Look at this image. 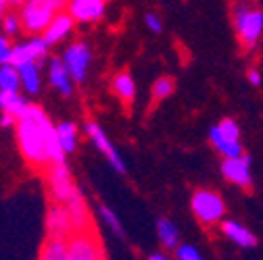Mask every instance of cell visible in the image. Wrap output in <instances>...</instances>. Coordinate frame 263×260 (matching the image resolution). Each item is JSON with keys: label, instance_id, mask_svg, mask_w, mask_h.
<instances>
[{"label": "cell", "instance_id": "ac0fdd59", "mask_svg": "<svg viewBox=\"0 0 263 260\" xmlns=\"http://www.w3.org/2000/svg\"><path fill=\"white\" fill-rule=\"evenodd\" d=\"M0 109H3V113H9L19 121L27 113L29 102L23 98L19 92H3L0 90Z\"/></svg>", "mask_w": 263, "mask_h": 260}, {"label": "cell", "instance_id": "836d02e7", "mask_svg": "<svg viewBox=\"0 0 263 260\" xmlns=\"http://www.w3.org/2000/svg\"><path fill=\"white\" fill-rule=\"evenodd\" d=\"M5 11H7V5H5V3H0V21L5 19Z\"/></svg>", "mask_w": 263, "mask_h": 260}, {"label": "cell", "instance_id": "3957f363", "mask_svg": "<svg viewBox=\"0 0 263 260\" xmlns=\"http://www.w3.org/2000/svg\"><path fill=\"white\" fill-rule=\"evenodd\" d=\"M46 183H48L50 196L57 204L69 206V204L84 198L82 191L78 189V185L73 183L67 162H52V165H48L46 167Z\"/></svg>", "mask_w": 263, "mask_h": 260}, {"label": "cell", "instance_id": "d6986e66", "mask_svg": "<svg viewBox=\"0 0 263 260\" xmlns=\"http://www.w3.org/2000/svg\"><path fill=\"white\" fill-rule=\"evenodd\" d=\"M157 237L165 250H176L180 246V229L178 225L170 219H159L157 221Z\"/></svg>", "mask_w": 263, "mask_h": 260}, {"label": "cell", "instance_id": "44dd1931", "mask_svg": "<svg viewBox=\"0 0 263 260\" xmlns=\"http://www.w3.org/2000/svg\"><path fill=\"white\" fill-rule=\"evenodd\" d=\"M111 88H113V94L125 104H129L132 100H134V96H136V83H134V79H132V75L127 71H119L113 77Z\"/></svg>", "mask_w": 263, "mask_h": 260}, {"label": "cell", "instance_id": "603a6c76", "mask_svg": "<svg viewBox=\"0 0 263 260\" xmlns=\"http://www.w3.org/2000/svg\"><path fill=\"white\" fill-rule=\"evenodd\" d=\"M21 85V77L17 67H13L11 62L0 64V90L3 92H19Z\"/></svg>", "mask_w": 263, "mask_h": 260}, {"label": "cell", "instance_id": "e0dca14e", "mask_svg": "<svg viewBox=\"0 0 263 260\" xmlns=\"http://www.w3.org/2000/svg\"><path fill=\"white\" fill-rule=\"evenodd\" d=\"M209 142L213 144V148H215L223 158H236V156H242V154H245L242 144H240V142H232V140H226V138L217 132L215 125L209 129Z\"/></svg>", "mask_w": 263, "mask_h": 260}, {"label": "cell", "instance_id": "9c48e42d", "mask_svg": "<svg viewBox=\"0 0 263 260\" xmlns=\"http://www.w3.org/2000/svg\"><path fill=\"white\" fill-rule=\"evenodd\" d=\"M46 54H48V42L44 38H31L23 44L13 46L11 64L13 67H21V64H27V62H38L42 67Z\"/></svg>", "mask_w": 263, "mask_h": 260}, {"label": "cell", "instance_id": "ba28073f", "mask_svg": "<svg viewBox=\"0 0 263 260\" xmlns=\"http://www.w3.org/2000/svg\"><path fill=\"white\" fill-rule=\"evenodd\" d=\"M46 231H48V237H69L78 231L73 216L65 204H57V202L50 204L46 212Z\"/></svg>", "mask_w": 263, "mask_h": 260}, {"label": "cell", "instance_id": "4fadbf2b", "mask_svg": "<svg viewBox=\"0 0 263 260\" xmlns=\"http://www.w3.org/2000/svg\"><path fill=\"white\" fill-rule=\"evenodd\" d=\"M69 15L80 23H92L105 15V0H69Z\"/></svg>", "mask_w": 263, "mask_h": 260}, {"label": "cell", "instance_id": "5bb4252c", "mask_svg": "<svg viewBox=\"0 0 263 260\" xmlns=\"http://www.w3.org/2000/svg\"><path fill=\"white\" fill-rule=\"evenodd\" d=\"M221 233L240 248H255L257 246V237L253 235L251 229H247V227L238 221H232V219H223L221 221Z\"/></svg>", "mask_w": 263, "mask_h": 260}, {"label": "cell", "instance_id": "5b68a950", "mask_svg": "<svg viewBox=\"0 0 263 260\" xmlns=\"http://www.w3.org/2000/svg\"><path fill=\"white\" fill-rule=\"evenodd\" d=\"M234 27L245 48H253L263 34V13L245 5L234 9Z\"/></svg>", "mask_w": 263, "mask_h": 260}, {"label": "cell", "instance_id": "7c38bea8", "mask_svg": "<svg viewBox=\"0 0 263 260\" xmlns=\"http://www.w3.org/2000/svg\"><path fill=\"white\" fill-rule=\"evenodd\" d=\"M48 79H50V85L59 90V94L65 96V98H69L73 94V77L67 69V64L63 62V58L48 60Z\"/></svg>", "mask_w": 263, "mask_h": 260}, {"label": "cell", "instance_id": "4dcf8cb0", "mask_svg": "<svg viewBox=\"0 0 263 260\" xmlns=\"http://www.w3.org/2000/svg\"><path fill=\"white\" fill-rule=\"evenodd\" d=\"M17 125V119L9 113H3V117H0V127H15Z\"/></svg>", "mask_w": 263, "mask_h": 260}, {"label": "cell", "instance_id": "52a82bcc", "mask_svg": "<svg viewBox=\"0 0 263 260\" xmlns=\"http://www.w3.org/2000/svg\"><path fill=\"white\" fill-rule=\"evenodd\" d=\"M86 136L90 138V142L98 148V152H103V156L109 160V165L117 171V173H125V162L119 154V150H115V146L111 144V140L107 138V134L103 132V127L94 123V121H88L86 123Z\"/></svg>", "mask_w": 263, "mask_h": 260}, {"label": "cell", "instance_id": "2e32d148", "mask_svg": "<svg viewBox=\"0 0 263 260\" xmlns=\"http://www.w3.org/2000/svg\"><path fill=\"white\" fill-rule=\"evenodd\" d=\"M57 129V140L63 148L65 154H73L76 148H78V140H80V132H78V125L71 123V121H61L54 125Z\"/></svg>", "mask_w": 263, "mask_h": 260}, {"label": "cell", "instance_id": "277c9868", "mask_svg": "<svg viewBox=\"0 0 263 260\" xmlns=\"http://www.w3.org/2000/svg\"><path fill=\"white\" fill-rule=\"evenodd\" d=\"M190 208H192V214L196 216V221L203 227H213V225L221 223L223 214H226L223 198L215 189H209V187H201L192 193Z\"/></svg>", "mask_w": 263, "mask_h": 260}, {"label": "cell", "instance_id": "d6a6232c", "mask_svg": "<svg viewBox=\"0 0 263 260\" xmlns=\"http://www.w3.org/2000/svg\"><path fill=\"white\" fill-rule=\"evenodd\" d=\"M146 260H172L165 252H153V254H148V258Z\"/></svg>", "mask_w": 263, "mask_h": 260}, {"label": "cell", "instance_id": "8992f818", "mask_svg": "<svg viewBox=\"0 0 263 260\" xmlns=\"http://www.w3.org/2000/svg\"><path fill=\"white\" fill-rule=\"evenodd\" d=\"M67 242H69V258L71 260H105L103 242L92 227L90 229L76 231L73 235L67 237Z\"/></svg>", "mask_w": 263, "mask_h": 260}, {"label": "cell", "instance_id": "d4e9b609", "mask_svg": "<svg viewBox=\"0 0 263 260\" xmlns=\"http://www.w3.org/2000/svg\"><path fill=\"white\" fill-rule=\"evenodd\" d=\"M98 214H101V219H103V223L109 227V229L115 233V235H123V225H121V221H119V216L109 208V206H98Z\"/></svg>", "mask_w": 263, "mask_h": 260}, {"label": "cell", "instance_id": "8fae6325", "mask_svg": "<svg viewBox=\"0 0 263 260\" xmlns=\"http://www.w3.org/2000/svg\"><path fill=\"white\" fill-rule=\"evenodd\" d=\"M221 175L228 183L238 185L242 189L251 187V156L242 154L236 158H223L221 162Z\"/></svg>", "mask_w": 263, "mask_h": 260}, {"label": "cell", "instance_id": "1f68e13d", "mask_svg": "<svg viewBox=\"0 0 263 260\" xmlns=\"http://www.w3.org/2000/svg\"><path fill=\"white\" fill-rule=\"evenodd\" d=\"M247 77H249V81H251L253 85H261V73H259L255 67H253V69H249Z\"/></svg>", "mask_w": 263, "mask_h": 260}, {"label": "cell", "instance_id": "83f0119b", "mask_svg": "<svg viewBox=\"0 0 263 260\" xmlns=\"http://www.w3.org/2000/svg\"><path fill=\"white\" fill-rule=\"evenodd\" d=\"M3 29H5V34H7V36H17V34H19V29H23V25H21V17L15 15V13L5 15V19H3Z\"/></svg>", "mask_w": 263, "mask_h": 260}, {"label": "cell", "instance_id": "7a4b0ae2", "mask_svg": "<svg viewBox=\"0 0 263 260\" xmlns=\"http://www.w3.org/2000/svg\"><path fill=\"white\" fill-rule=\"evenodd\" d=\"M69 0H25L21 5V25L27 34H44L50 21L63 13Z\"/></svg>", "mask_w": 263, "mask_h": 260}, {"label": "cell", "instance_id": "484cf974", "mask_svg": "<svg viewBox=\"0 0 263 260\" xmlns=\"http://www.w3.org/2000/svg\"><path fill=\"white\" fill-rule=\"evenodd\" d=\"M215 127H217V132H219L226 140L240 142V127H238L236 121H232V119H223V121H219Z\"/></svg>", "mask_w": 263, "mask_h": 260}, {"label": "cell", "instance_id": "9a60e30c", "mask_svg": "<svg viewBox=\"0 0 263 260\" xmlns=\"http://www.w3.org/2000/svg\"><path fill=\"white\" fill-rule=\"evenodd\" d=\"M73 23H76V19H73L69 13H59V15L50 21V25L46 27V31H44L42 38L48 42V46H50V44H57V42H61L63 38H67V36L71 34Z\"/></svg>", "mask_w": 263, "mask_h": 260}, {"label": "cell", "instance_id": "6da1fadb", "mask_svg": "<svg viewBox=\"0 0 263 260\" xmlns=\"http://www.w3.org/2000/svg\"><path fill=\"white\" fill-rule=\"evenodd\" d=\"M15 129L19 150L31 167L42 169L52 162H65L67 158L57 140L54 125L40 106L29 104L27 113L17 121Z\"/></svg>", "mask_w": 263, "mask_h": 260}, {"label": "cell", "instance_id": "4316f807", "mask_svg": "<svg viewBox=\"0 0 263 260\" xmlns=\"http://www.w3.org/2000/svg\"><path fill=\"white\" fill-rule=\"evenodd\" d=\"M176 260H205V258L201 256V252L196 250L194 246H190V244H180V246L176 248Z\"/></svg>", "mask_w": 263, "mask_h": 260}, {"label": "cell", "instance_id": "ffe728a7", "mask_svg": "<svg viewBox=\"0 0 263 260\" xmlns=\"http://www.w3.org/2000/svg\"><path fill=\"white\" fill-rule=\"evenodd\" d=\"M40 260H71L67 237H48L42 246Z\"/></svg>", "mask_w": 263, "mask_h": 260}, {"label": "cell", "instance_id": "cb8c5ba5", "mask_svg": "<svg viewBox=\"0 0 263 260\" xmlns=\"http://www.w3.org/2000/svg\"><path fill=\"white\" fill-rule=\"evenodd\" d=\"M174 90H176L174 77L163 75V77H159V79L153 83V88H151V98H153V102H161V100L170 98V96L174 94Z\"/></svg>", "mask_w": 263, "mask_h": 260}, {"label": "cell", "instance_id": "f546056e", "mask_svg": "<svg viewBox=\"0 0 263 260\" xmlns=\"http://www.w3.org/2000/svg\"><path fill=\"white\" fill-rule=\"evenodd\" d=\"M144 21H146V27L153 31V34H161L163 23H161V19H159V15H157V13H146Z\"/></svg>", "mask_w": 263, "mask_h": 260}, {"label": "cell", "instance_id": "30bf717a", "mask_svg": "<svg viewBox=\"0 0 263 260\" xmlns=\"http://www.w3.org/2000/svg\"><path fill=\"white\" fill-rule=\"evenodd\" d=\"M90 60H92V52H90V46L84 42L71 44L67 50H65V56H63V62L67 64V69H69L76 83H82L86 79Z\"/></svg>", "mask_w": 263, "mask_h": 260}, {"label": "cell", "instance_id": "7402d4cb", "mask_svg": "<svg viewBox=\"0 0 263 260\" xmlns=\"http://www.w3.org/2000/svg\"><path fill=\"white\" fill-rule=\"evenodd\" d=\"M19 71V77H21V88L27 92V94H38L40 92V64L38 62H27V64H21L17 67Z\"/></svg>", "mask_w": 263, "mask_h": 260}, {"label": "cell", "instance_id": "f1b7e54d", "mask_svg": "<svg viewBox=\"0 0 263 260\" xmlns=\"http://www.w3.org/2000/svg\"><path fill=\"white\" fill-rule=\"evenodd\" d=\"M11 54H13V46H11L9 38L0 36V64L11 62Z\"/></svg>", "mask_w": 263, "mask_h": 260}]
</instances>
